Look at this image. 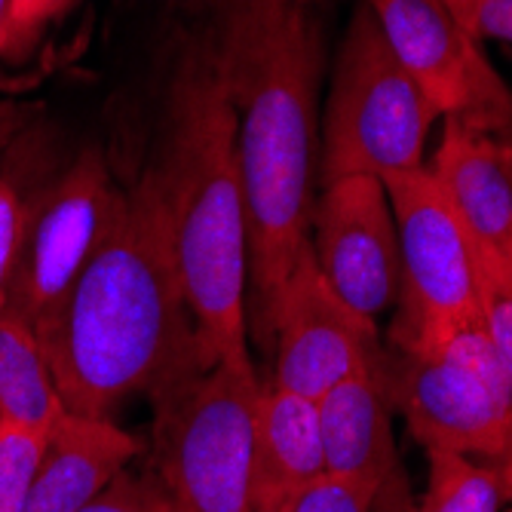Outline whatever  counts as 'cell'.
Returning <instances> with one entry per match:
<instances>
[{
    "instance_id": "6da1fadb",
    "label": "cell",
    "mask_w": 512,
    "mask_h": 512,
    "mask_svg": "<svg viewBox=\"0 0 512 512\" xmlns=\"http://www.w3.org/2000/svg\"><path fill=\"white\" fill-rule=\"evenodd\" d=\"M209 34L234 114L249 212V332L307 243L319 191V86L325 37L298 0H209Z\"/></svg>"
},
{
    "instance_id": "7a4b0ae2",
    "label": "cell",
    "mask_w": 512,
    "mask_h": 512,
    "mask_svg": "<svg viewBox=\"0 0 512 512\" xmlns=\"http://www.w3.org/2000/svg\"><path fill=\"white\" fill-rule=\"evenodd\" d=\"M37 338L65 408L99 417L215 362L181 289L151 169L126 188L114 224Z\"/></svg>"
},
{
    "instance_id": "3957f363",
    "label": "cell",
    "mask_w": 512,
    "mask_h": 512,
    "mask_svg": "<svg viewBox=\"0 0 512 512\" xmlns=\"http://www.w3.org/2000/svg\"><path fill=\"white\" fill-rule=\"evenodd\" d=\"M181 289L215 362L249 359V212L234 114L209 25L184 34L166 83L157 160Z\"/></svg>"
},
{
    "instance_id": "277c9868",
    "label": "cell",
    "mask_w": 512,
    "mask_h": 512,
    "mask_svg": "<svg viewBox=\"0 0 512 512\" xmlns=\"http://www.w3.org/2000/svg\"><path fill=\"white\" fill-rule=\"evenodd\" d=\"M439 114L402 68L365 4L350 16L319 117V188L341 178H393L427 166Z\"/></svg>"
},
{
    "instance_id": "5b68a950",
    "label": "cell",
    "mask_w": 512,
    "mask_h": 512,
    "mask_svg": "<svg viewBox=\"0 0 512 512\" xmlns=\"http://www.w3.org/2000/svg\"><path fill=\"white\" fill-rule=\"evenodd\" d=\"M378 390L424 451H448L494 467L512 491V381L482 325L430 353H396L387 344L371 359Z\"/></svg>"
},
{
    "instance_id": "8992f818",
    "label": "cell",
    "mask_w": 512,
    "mask_h": 512,
    "mask_svg": "<svg viewBox=\"0 0 512 512\" xmlns=\"http://www.w3.org/2000/svg\"><path fill=\"white\" fill-rule=\"evenodd\" d=\"M261 381L252 359L212 362L151 396V467L175 512H255L252 414Z\"/></svg>"
},
{
    "instance_id": "52a82bcc",
    "label": "cell",
    "mask_w": 512,
    "mask_h": 512,
    "mask_svg": "<svg viewBox=\"0 0 512 512\" xmlns=\"http://www.w3.org/2000/svg\"><path fill=\"white\" fill-rule=\"evenodd\" d=\"M384 184L399 237V295L384 344L430 353L482 325L476 243L427 166Z\"/></svg>"
},
{
    "instance_id": "ba28073f",
    "label": "cell",
    "mask_w": 512,
    "mask_h": 512,
    "mask_svg": "<svg viewBox=\"0 0 512 512\" xmlns=\"http://www.w3.org/2000/svg\"><path fill=\"white\" fill-rule=\"evenodd\" d=\"M126 188L99 148H83L68 166L28 188L25 218L7 279L4 310L37 332L99 249L123 206Z\"/></svg>"
},
{
    "instance_id": "9c48e42d",
    "label": "cell",
    "mask_w": 512,
    "mask_h": 512,
    "mask_svg": "<svg viewBox=\"0 0 512 512\" xmlns=\"http://www.w3.org/2000/svg\"><path fill=\"white\" fill-rule=\"evenodd\" d=\"M390 50L442 120L482 132L512 126V89L485 59L482 40L442 0H362Z\"/></svg>"
},
{
    "instance_id": "30bf717a",
    "label": "cell",
    "mask_w": 512,
    "mask_h": 512,
    "mask_svg": "<svg viewBox=\"0 0 512 512\" xmlns=\"http://www.w3.org/2000/svg\"><path fill=\"white\" fill-rule=\"evenodd\" d=\"M273 338L270 384L322 399L384 347L378 325L353 313L322 279L310 243L301 246L283 286L276 289L264 338Z\"/></svg>"
},
{
    "instance_id": "8fae6325",
    "label": "cell",
    "mask_w": 512,
    "mask_h": 512,
    "mask_svg": "<svg viewBox=\"0 0 512 512\" xmlns=\"http://www.w3.org/2000/svg\"><path fill=\"white\" fill-rule=\"evenodd\" d=\"M307 243L322 279L353 313L378 325L396 307L399 237L381 178L356 175L319 188Z\"/></svg>"
},
{
    "instance_id": "7c38bea8",
    "label": "cell",
    "mask_w": 512,
    "mask_h": 512,
    "mask_svg": "<svg viewBox=\"0 0 512 512\" xmlns=\"http://www.w3.org/2000/svg\"><path fill=\"white\" fill-rule=\"evenodd\" d=\"M142 442L111 417L68 411L50 427L25 512H80L126 473Z\"/></svg>"
},
{
    "instance_id": "4fadbf2b",
    "label": "cell",
    "mask_w": 512,
    "mask_h": 512,
    "mask_svg": "<svg viewBox=\"0 0 512 512\" xmlns=\"http://www.w3.org/2000/svg\"><path fill=\"white\" fill-rule=\"evenodd\" d=\"M427 169L476 246L512 252V169L500 132L442 120V142Z\"/></svg>"
},
{
    "instance_id": "5bb4252c",
    "label": "cell",
    "mask_w": 512,
    "mask_h": 512,
    "mask_svg": "<svg viewBox=\"0 0 512 512\" xmlns=\"http://www.w3.org/2000/svg\"><path fill=\"white\" fill-rule=\"evenodd\" d=\"M325 470L319 399L261 384L252 414V500L255 512L276 506Z\"/></svg>"
},
{
    "instance_id": "9a60e30c",
    "label": "cell",
    "mask_w": 512,
    "mask_h": 512,
    "mask_svg": "<svg viewBox=\"0 0 512 512\" xmlns=\"http://www.w3.org/2000/svg\"><path fill=\"white\" fill-rule=\"evenodd\" d=\"M65 414L62 393L31 325L0 310V424L50 430Z\"/></svg>"
},
{
    "instance_id": "2e32d148",
    "label": "cell",
    "mask_w": 512,
    "mask_h": 512,
    "mask_svg": "<svg viewBox=\"0 0 512 512\" xmlns=\"http://www.w3.org/2000/svg\"><path fill=\"white\" fill-rule=\"evenodd\" d=\"M512 500L506 479L479 460L427 451V488L417 512H503Z\"/></svg>"
},
{
    "instance_id": "e0dca14e",
    "label": "cell",
    "mask_w": 512,
    "mask_h": 512,
    "mask_svg": "<svg viewBox=\"0 0 512 512\" xmlns=\"http://www.w3.org/2000/svg\"><path fill=\"white\" fill-rule=\"evenodd\" d=\"M31 108L22 105H0V310L7 301V279L19 243V230L25 218V166L22 148L31 138Z\"/></svg>"
},
{
    "instance_id": "ac0fdd59",
    "label": "cell",
    "mask_w": 512,
    "mask_h": 512,
    "mask_svg": "<svg viewBox=\"0 0 512 512\" xmlns=\"http://www.w3.org/2000/svg\"><path fill=\"white\" fill-rule=\"evenodd\" d=\"M482 332L512 381V252L476 246Z\"/></svg>"
},
{
    "instance_id": "d6986e66",
    "label": "cell",
    "mask_w": 512,
    "mask_h": 512,
    "mask_svg": "<svg viewBox=\"0 0 512 512\" xmlns=\"http://www.w3.org/2000/svg\"><path fill=\"white\" fill-rule=\"evenodd\" d=\"M46 433L16 424H0V512L28 509V494Z\"/></svg>"
},
{
    "instance_id": "ffe728a7",
    "label": "cell",
    "mask_w": 512,
    "mask_h": 512,
    "mask_svg": "<svg viewBox=\"0 0 512 512\" xmlns=\"http://www.w3.org/2000/svg\"><path fill=\"white\" fill-rule=\"evenodd\" d=\"M378 482L322 473L276 506V512H368Z\"/></svg>"
},
{
    "instance_id": "44dd1931",
    "label": "cell",
    "mask_w": 512,
    "mask_h": 512,
    "mask_svg": "<svg viewBox=\"0 0 512 512\" xmlns=\"http://www.w3.org/2000/svg\"><path fill=\"white\" fill-rule=\"evenodd\" d=\"M80 512H175V503L148 460L145 467H129L120 473L105 494Z\"/></svg>"
},
{
    "instance_id": "7402d4cb",
    "label": "cell",
    "mask_w": 512,
    "mask_h": 512,
    "mask_svg": "<svg viewBox=\"0 0 512 512\" xmlns=\"http://www.w3.org/2000/svg\"><path fill=\"white\" fill-rule=\"evenodd\" d=\"M71 4L74 0H16L4 56H10V59L28 56L34 50V43L40 40V34L56 19H62Z\"/></svg>"
},
{
    "instance_id": "603a6c76",
    "label": "cell",
    "mask_w": 512,
    "mask_h": 512,
    "mask_svg": "<svg viewBox=\"0 0 512 512\" xmlns=\"http://www.w3.org/2000/svg\"><path fill=\"white\" fill-rule=\"evenodd\" d=\"M470 31L479 40L512 43V0H476Z\"/></svg>"
},
{
    "instance_id": "cb8c5ba5",
    "label": "cell",
    "mask_w": 512,
    "mask_h": 512,
    "mask_svg": "<svg viewBox=\"0 0 512 512\" xmlns=\"http://www.w3.org/2000/svg\"><path fill=\"white\" fill-rule=\"evenodd\" d=\"M442 4L470 28V16H473V10H476V0H442Z\"/></svg>"
},
{
    "instance_id": "d4e9b609",
    "label": "cell",
    "mask_w": 512,
    "mask_h": 512,
    "mask_svg": "<svg viewBox=\"0 0 512 512\" xmlns=\"http://www.w3.org/2000/svg\"><path fill=\"white\" fill-rule=\"evenodd\" d=\"M13 4H16V0H0V56H4V46H7L10 19H13Z\"/></svg>"
},
{
    "instance_id": "484cf974",
    "label": "cell",
    "mask_w": 512,
    "mask_h": 512,
    "mask_svg": "<svg viewBox=\"0 0 512 512\" xmlns=\"http://www.w3.org/2000/svg\"><path fill=\"white\" fill-rule=\"evenodd\" d=\"M500 135H503V145H506V154H509V169H512V126L500 129Z\"/></svg>"
},
{
    "instance_id": "4316f807",
    "label": "cell",
    "mask_w": 512,
    "mask_h": 512,
    "mask_svg": "<svg viewBox=\"0 0 512 512\" xmlns=\"http://www.w3.org/2000/svg\"><path fill=\"white\" fill-rule=\"evenodd\" d=\"M298 4H304V7H310V10H319V7L329 4V0H298Z\"/></svg>"
},
{
    "instance_id": "83f0119b",
    "label": "cell",
    "mask_w": 512,
    "mask_h": 512,
    "mask_svg": "<svg viewBox=\"0 0 512 512\" xmlns=\"http://www.w3.org/2000/svg\"><path fill=\"white\" fill-rule=\"evenodd\" d=\"M503 512H512V500H509V503H506V509H503Z\"/></svg>"
}]
</instances>
